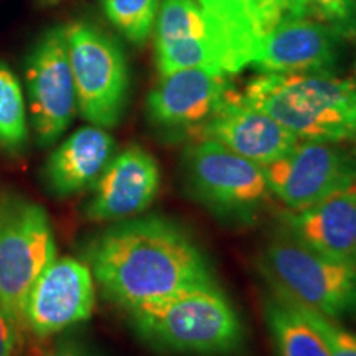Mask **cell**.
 Returning a JSON list of instances; mask_svg holds the SVG:
<instances>
[{"instance_id":"obj_1","label":"cell","mask_w":356,"mask_h":356,"mask_svg":"<svg viewBox=\"0 0 356 356\" xmlns=\"http://www.w3.org/2000/svg\"><path fill=\"white\" fill-rule=\"evenodd\" d=\"M88 261L104 296L126 310L215 284L198 244L184 228L160 216L115 222L89 244Z\"/></svg>"},{"instance_id":"obj_2","label":"cell","mask_w":356,"mask_h":356,"mask_svg":"<svg viewBox=\"0 0 356 356\" xmlns=\"http://www.w3.org/2000/svg\"><path fill=\"white\" fill-rule=\"evenodd\" d=\"M243 102L275 119L299 140L356 147V78L333 73H262Z\"/></svg>"},{"instance_id":"obj_3","label":"cell","mask_w":356,"mask_h":356,"mask_svg":"<svg viewBox=\"0 0 356 356\" xmlns=\"http://www.w3.org/2000/svg\"><path fill=\"white\" fill-rule=\"evenodd\" d=\"M127 314L137 335L165 353L229 356L244 345L241 318L216 282L132 307Z\"/></svg>"},{"instance_id":"obj_4","label":"cell","mask_w":356,"mask_h":356,"mask_svg":"<svg viewBox=\"0 0 356 356\" xmlns=\"http://www.w3.org/2000/svg\"><path fill=\"white\" fill-rule=\"evenodd\" d=\"M259 269L296 304L335 320L356 314V266L320 254L282 228L262 249Z\"/></svg>"},{"instance_id":"obj_5","label":"cell","mask_w":356,"mask_h":356,"mask_svg":"<svg viewBox=\"0 0 356 356\" xmlns=\"http://www.w3.org/2000/svg\"><path fill=\"white\" fill-rule=\"evenodd\" d=\"M55 259L56 241L47 211L22 195L3 193L0 197V307L20 323L30 289Z\"/></svg>"},{"instance_id":"obj_6","label":"cell","mask_w":356,"mask_h":356,"mask_svg":"<svg viewBox=\"0 0 356 356\" xmlns=\"http://www.w3.org/2000/svg\"><path fill=\"white\" fill-rule=\"evenodd\" d=\"M181 165L188 193L216 215L252 220L274 198L264 167L215 140L186 147Z\"/></svg>"},{"instance_id":"obj_7","label":"cell","mask_w":356,"mask_h":356,"mask_svg":"<svg viewBox=\"0 0 356 356\" xmlns=\"http://www.w3.org/2000/svg\"><path fill=\"white\" fill-rule=\"evenodd\" d=\"M65 30L79 114L92 126H118L129 97V66L121 44L88 22H73Z\"/></svg>"},{"instance_id":"obj_8","label":"cell","mask_w":356,"mask_h":356,"mask_svg":"<svg viewBox=\"0 0 356 356\" xmlns=\"http://www.w3.org/2000/svg\"><path fill=\"white\" fill-rule=\"evenodd\" d=\"M264 170L273 197L302 210L356 185V147L299 140Z\"/></svg>"},{"instance_id":"obj_9","label":"cell","mask_w":356,"mask_h":356,"mask_svg":"<svg viewBox=\"0 0 356 356\" xmlns=\"http://www.w3.org/2000/svg\"><path fill=\"white\" fill-rule=\"evenodd\" d=\"M160 76L185 68L239 73L228 43L197 0H162L155 20Z\"/></svg>"},{"instance_id":"obj_10","label":"cell","mask_w":356,"mask_h":356,"mask_svg":"<svg viewBox=\"0 0 356 356\" xmlns=\"http://www.w3.org/2000/svg\"><path fill=\"white\" fill-rule=\"evenodd\" d=\"M30 118L40 147L60 139L76 115V91L65 26L43 35L26 63Z\"/></svg>"},{"instance_id":"obj_11","label":"cell","mask_w":356,"mask_h":356,"mask_svg":"<svg viewBox=\"0 0 356 356\" xmlns=\"http://www.w3.org/2000/svg\"><path fill=\"white\" fill-rule=\"evenodd\" d=\"M95 309V277L84 262L55 259L26 296L22 323L37 337H50L84 322Z\"/></svg>"},{"instance_id":"obj_12","label":"cell","mask_w":356,"mask_h":356,"mask_svg":"<svg viewBox=\"0 0 356 356\" xmlns=\"http://www.w3.org/2000/svg\"><path fill=\"white\" fill-rule=\"evenodd\" d=\"M229 74L185 68L160 76L147 97V118L165 132L193 134L234 95Z\"/></svg>"},{"instance_id":"obj_13","label":"cell","mask_w":356,"mask_h":356,"mask_svg":"<svg viewBox=\"0 0 356 356\" xmlns=\"http://www.w3.org/2000/svg\"><path fill=\"white\" fill-rule=\"evenodd\" d=\"M160 188L157 160L139 145H131L109 160L95 184L86 207L91 221H122L144 213Z\"/></svg>"},{"instance_id":"obj_14","label":"cell","mask_w":356,"mask_h":356,"mask_svg":"<svg viewBox=\"0 0 356 356\" xmlns=\"http://www.w3.org/2000/svg\"><path fill=\"white\" fill-rule=\"evenodd\" d=\"M195 136L215 140L262 167L284 157L299 142V137L270 115L243 102L239 92L222 102Z\"/></svg>"},{"instance_id":"obj_15","label":"cell","mask_w":356,"mask_h":356,"mask_svg":"<svg viewBox=\"0 0 356 356\" xmlns=\"http://www.w3.org/2000/svg\"><path fill=\"white\" fill-rule=\"evenodd\" d=\"M341 38L312 17L282 22L261 40L251 66L261 73H333Z\"/></svg>"},{"instance_id":"obj_16","label":"cell","mask_w":356,"mask_h":356,"mask_svg":"<svg viewBox=\"0 0 356 356\" xmlns=\"http://www.w3.org/2000/svg\"><path fill=\"white\" fill-rule=\"evenodd\" d=\"M280 228L320 254L356 266V185L302 210H287Z\"/></svg>"},{"instance_id":"obj_17","label":"cell","mask_w":356,"mask_h":356,"mask_svg":"<svg viewBox=\"0 0 356 356\" xmlns=\"http://www.w3.org/2000/svg\"><path fill=\"white\" fill-rule=\"evenodd\" d=\"M114 139L106 129H78L53 150L44 165V181L56 197H71L95 185L113 159Z\"/></svg>"},{"instance_id":"obj_18","label":"cell","mask_w":356,"mask_h":356,"mask_svg":"<svg viewBox=\"0 0 356 356\" xmlns=\"http://www.w3.org/2000/svg\"><path fill=\"white\" fill-rule=\"evenodd\" d=\"M262 309L277 356H332L320 333L286 296L267 293Z\"/></svg>"},{"instance_id":"obj_19","label":"cell","mask_w":356,"mask_h":356,"mask_svg":"<svg viewBox=\"0 0 356 356\" xmlns=\"http://www.w3.org/2000/svg\"><path fill=\"white\" fill-rule=\"evenodd\" d=\"M207 15L215 22L225 42L228 43L234 63L241 71L251 66L257 43L244 7V0H197Z\"/></svg>"},{"instance_id":"obj_20","label":"cell","mask_w":356,"mask_h":356,"mask_svg":"<svg viewBox=\"0 0 356 356\" xmlns=\"http://www.w3.org/2000/svg\"><path fill=\"white\" fill-rule=\"evenodd\" d=\"M29 142L25 97L12 70L0 63V149L19 154Z\"/></svg>"},{"instance_id":"obj_21","label":"cell","mask_w":356,"mask_h":356,"mask_svg":"<svg viewBox=\"0 0 356 356\" xmlns=\"http://www.w3.org/2000/svg\"><path fill=\"white\" fill-rule=\"evenodd\" d=\"M101 6L111 24L134 44H144L152 33L159 0H101Z\"/></svg>"},{"instance_id":"obj_22","label":"cell","mask_w":356,"mask_h":356,"mask_svg":"<svg viewBox=\"0 0 356 356\" xmlns=\"http://www.w3.org/2000/svg\"><path fill=\"white\" fill-rule=\"evenodd\" d=\"M244 7L257 47L261 40L282 22L296 17H309L304 0H244Z\"/></svg>"},{"instance_id":"obj_23","label":"cell","mask_w":356,"mask_h":356,"mask_svg":"<svg viewBox=\"0 0 356 356\" xmlns=\"http://www.w3.org/2000/svg\"><path fill=\"white\" fill-rule=\"evenodd\" d=\"M307 15L322 22L341 40H356V0H304Z\"/></svg>"},{"instance_id":"obj_24","label":"cell","mask_w":356,"mask_h":356,"mask_svg":"<svg viewBox=\"0 0 356 356\" xmlns=\"http://www.w3.org/2000/svg\"><path fill=\"white\" fill-rule=\"evenodd\" d=\"M292 304L302 312V315L309 320L312 327L320 333V337L323 338L328 350H330L332 356H356V333L346 330L335 318L325 317V315L318 314L317 310H312L305 305L296 304V302H292Z\"/></svg>"},{"instance_id":"obj_25","label":"cell","mask_w":356,"mask_h":356,"mask_svg":"<svg viewBox=\"0 0 356 356\" xmlns=\"http://www.w3.org/2000/svg\"><path fill=\"white\" fill-rule=\"evenodd\" d=\"M22 323L0 307V356H13L20 345Z\"/></svg>"},{"instance_id":"obj_26","label":"cell","mask_w":356,"mask_h":356,"mask_svg":"<svg viewBox=\"0 0 356 356\" xmlns=\"http://www.w3.org/2000/svg\"><path fill=\"white\" fill-rule=\"evenodd\" d=\"M42 356H96L92 351L84 348L83 345L74 341H60L50 350H47Z\"/></svg>"}]
</instances>
